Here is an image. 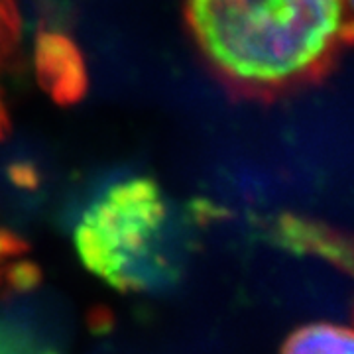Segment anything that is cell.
<instances>
[{"label":"cell","instance_id":"cell-4","mask_svg":"<svg viewBox=\"0 0 354 354\" xmlns=\"http://www.w3.org/2000/svg\"><path fill=\"white\" fill-rule=\"evenodd\" d=\"M278 236L281 244H288L293 250L323 256L346 272L351 270V246L330 228L297 216H283L279 221Z\"/></svg>","mask_w":354,"mask_h":354},{"label":"cell","instance_id":"cell-1","mask_svg":"<svg viewBox=\"0 0 354 354\" xmlns=\"http://www.w3.org/2000/svg\"><path fill=\"white\" fill-rule=\"evenodd\" d=\"M191 36L234 99L321 83L353 38V0H183Z\"/></svg>","mask_w":354,"mask_h":354},{"label":"cell","instance_id":"cell-6","mask_svg":"<svg viewBox=\"0 0 354 354\" xmlns=\"http://www.w3.org/2000/svg\"><path fill=\"white\" fill-rule=\"evenodd\" d=\"M38 279V268L28 258L24 242L8 228L0 227V297L8 291L28 290Z\"/></svg>","mask_w":354,"mask_h":354},{"label":"cell","instance_id":"cell-8","mask_svg":"<svg viewBox=\"0 0 354 354\" xmlns=\"http://www.w3.org/2000/svg\"><path fill=\"white\" fill-rule=\"evenodd\" d=\"M0 354H59L39 339H30L24 330L0 325Z\"/></svg>","mask_w":354,"mask_h":354},{"label":"cell","instance_id":"cell-5","mask_svg":"<svg viewBox=\"0 0 354 354\" xmlns=\"http://www.w3.org/2000/svg\"><path fill=\"white\" fill-rule=\"evenodd\" d=\"M279 354H354L353 330L330 321L309 323L291 333Z\"/></svg>","mask_w":354,"mask_h":354},{"label":"cell","instance_id":"cell-3","mask_svg":"<svg viewBox=\"0 0 354 354\" xmlns=\"http://www.w3.org/2000/svg\"><path fill=\"white\" fill-rule=\"evenodd\" d=\"M36 69L41 87L57 102H73L83 97L87 73L83 57L71 39L44 34L36 44Z\"/></svg>","mask_w":354,"mask_h":354},{"label":"cell","instance_id":"cell-7","mask_svg":"<svg viewBox=\"0 0 354 354\" xmlns=\"http://www.w3.org/2000/svg\"><path fill=\"white\" fill-rule=\"evenodd\" d=\"M22 39V20L16 0H0V75L14 62ZM6 111V102L0 93V114Z\"/></svg>","mask_w":354,"mask_h":354},{"label":"cell","instance_id":"cell-2","mask_svg":"<svg viewBox=\"0 0 354 354\" xmlns=\"http://www.w3.org/2000/svg\"><path fill=\"white\" fill-rule=\"evenodd\" d=\"M79 260L124 293L165 288L181 270V228L162 187L130 177L102 191L73 228Z\"/></svg>","mask_w":354,"mask_h":354}]
</instances>
